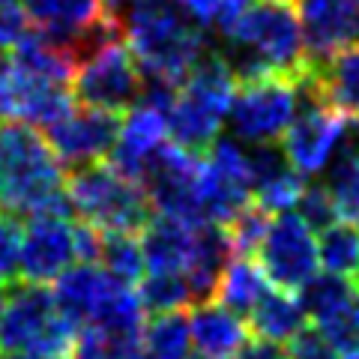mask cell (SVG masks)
Segmentation results:
<instances>
[{"label": "cell", "instance_id": "cell-1", "mask_svg": "<svg viewBox=\"0 0 359 359\" xmlns=\"http://www.w3.org/2000/svg\"><path fill=\"white\" fill-rule=\"evenodd\" d=\"M219 54L228 60L237 84L266 75L297 78L311 66L294 0H252Z\"/></svg>", "mask_w": 359, "mask_h": 359}, {"label": "cell", "instance_id": "cell-2", "mask_svg": "<svg viewBox=\"0 0 359 359\" xmlns=\"http://www.w3.org/2000/svg\"><path fill=\"white\" fill-rule=\"evenodd\" d=\"M0 210L13 216H72L60 159L27 123H0Z\"/></svg>", "mask_w": 359, "mask_h": 359}, {"label": "cell", "instance_id": "cell-3", "mask_svg": "<svg viewBox=\"0 0 359 359\" xmlns=\"http://www.w3.org/2000/svg\"><path fill=\"white\" fill-rule=\"evenodd\" d=\"M126 45L144 75L180 84L207 54L204 27L177 0H141L126 13Z\"/></svg>", "mask_w": 359, "mask_h": 359}, {"label": "cell", "instance_id": "cell-4", "mask_svg": "<svg viewBox=\"0 0 359 359\" xmlns=\"http://www.w3.org/2000/svg\"><path fill=\"white\" fill-rule=\"evenodd\" d=\"M237 87L240 84L228 60L219 51H207L195 69L180 81L174 105L165 114L168 138L192 153H207L219 141L222 123L228 120Z\"/></svg>", "mask_w": 359, "mask_h": 359}, {"label": "cell", "instance_id": "cell-5", "mask_svg": "<svg viewBox=\"0 0 359 359\" xmlns=\"http://www.w3.org/2000/svg\"><path fill=\"white\" fill-rule=\"evenodd\" d=\"M78 327L57 306L45 285H18L6 302L0 323V351L9 356H72Z\"/></svg>", "mask_w": 359, "mask_h": 359}, {"label": "cell", "instance_id": "cell-6", "mask_svg": "<svg viewBox=\"0 0 359 359\" xmlns=\"http://www.w3.org/2000/svg\"><path fill=\"white\" fill-rule=\"evenodd\" d=\"M66 192L78 216L105 233H138L153 219V207L144 189L111 165L96 162L75 168L66 177Z\"/></svg>", "mask_w": 359, "mask_h": 359}, {"label": "cell", "instance_id": "cell-7", "mask_svg": "<svg viewBox=\"0 0 359 359\" xmlns=\"http://www.w3.org/2000/svg\"><path fill=\"white\" fill-rule=\"evenodd\" d=\"M201 174H204V159H198V153L180 147L174 141H165L144 162L138 186L144 189V195L150 198V207L159 216L201 224L204 222Z\"/></svg>", "mask_w": 359, "mask_h": 359}, {"label": "cell", "instance_id": "cell-8", "mask_svg": "<svg viewBox=\"0 0 359 359\" xmlns=\"http://www.w3.org/2000/svg\"><path fill=\"white\" fill-rule=\"evenodd\" d=\"M297 117V84L285 75H266L237 87L228 111L233 138L245 144H266L285 138Z\"/></svg>", "mask_w": 359, "mask_h": 359}, {"label": "cell", "instance_id": "cell-9", "mask_svg": "<svg viewBox=\"0 0 359 359\" xmlns=\"http://www.w3.org/2000/svg\"><path fill=\"white\" fill-rule=\"evenodd\" d=\"M72 93L81 105L105 108L114 114L138 105L144 93V72L126 39L105 45L99 54L78 66L72 78Z\"/></svg>", "mask_w": 359, "mask_h": 359}, {"label": "cell", "instance_id": "cell-10", "mask_svg": "<svg viewBox=\"0 0 359 359\" xmlns=\"http://www.w3.org/2000/svg\"><path fill=\"white\" fill-rule=\"evenodd\" d=\"M257 264L273 287L297 294L320 269L318 237L297 212H276L261 249H257Z\"/></svg>", "mask_w": 359, "mask_h": 359}, {"label": "cell", "instance_id": "cell-11", "mask_svg": "<svg viewBox=\"0 0 359 359\" xmlns=\"http://www.w3.org/2000/svg\"><path fill=\"white\" fill-rule=\"evenodd\" d=\"M252 204L249 147L240 138H219L207 150L201 174V210L204 222L228 224L243 207Z\"/></svg>", "mask_w": 359, "mask_h": 359}, {"label": "cell", "instance_id": "cell-12", "mask_svg": "<svg viewBox=\"0 0 359 359\" xmlns=\"http://www.w3.org/2000/svg\"><path fill=\"white\" fill-rule=\"evenodd\" d=\"M123 120L114 111L105 108H72L63 120L45 129V141L54 150V156L69 171L84 165H96L99 159H108L120 141Z\"/></svg>", "mask_w": 359, "mask_h": 359}, {"label": "cell", "instance_id": "cell-13", "mask_svg": "<svg viewBox=\"0 0 359 359\" xmlns=\"http://www.w3.org/2000/svg\"><path fill=\"white\" fill-rule=\"evenodd\" d=\"M78 261V224L69 216H33L25 224L21 276L25 282L45 285L72 269Z\"/></svg>", "mask_w": 359, "mask_h": 359}, {"label": "cell", "instance_id": "cell-14", "mask_svg": "<svg viewBox=\"0 0 359 359\" xmlns=\"http://www.w3.org/2000/svg\"><path fill=\"white\" fill-rule=\"evenodd\" d=\"M309 63L323 69L359 45V0H294Z\"/></svg>", "mask_w": 359, "mask_h": 359}, {"label": "cell", "instance_id": "cell-15", "mask_svg": "<svg viewBox=\"0 0 359 359\" xmlns=\"http://www.w3.org/2000/svg\"><path fill=\"white\" fill-rule=\"evenodd\" d=\"M27 18L75 60V42L108 18H117L105 0H21ZM123 21V18H120ZM78 66V63H75Z\"/></svg>", "mask_w": 359, "mask_h": 359}, {"label": "cell", "instance_id": "cell-16", "mask_svg": "<svg viewBox=\"0 0 359 359\" xmlns=\"http://www.w3.org/2000/svg\"><path fill=\"white\" fill-rule=\"evenodd\" d=\"M249 171H252V195L264 210L276 216V212H287L290 207H297L306 183H302V174L290 165L285 147H278L276 141L252 144Z\"/></svg>", "mask_w": 359, "mask_h": 359}, {"label": "cell", "instance_id": "cell-17", "mask_svg": "<svg viewBox=\"0 0 359 359\" xmlns=\"http://www.w3.org/2000/svg\"><path fill=\"white\" fill-rule=\"evenodd\" d=\"M195 359H237L249 344V320L224 302H201L189 314Z\"/></svg>", "mask_w": 359, "mask_h": 359}, {"label": "cell", "instance_id": "cell-18", "mask_svg": "<svg viewBox=\"0 0 359 359\" xmlns=\"http://www.w3.org/2000/svg\"><path fill=\"white\" fill-rule=\"evenodd\" d=\"M237 257V249L228 237V228L216 222H201L195 231V249L183 269L189 290H192V306L210 302L219 297L222 278L228 273L231 261Z\"/></svg>", "mask_w": 359, "mask_h": 359}, {"label": "cell", "instance_id": "cell-19", "mask_svg": "<svg viewBox=\"0 0 359 359\" xmlns=\"http://www.w3.org/2000/svg\"><path fill=\"white\" fill-rule=\"evenodd\" d=\"M117 285L120 282L105 266L75 264L54 282V297H57V306L63 309L66 318H69L78 330H84L93 323L96 314L102 311V306L108 302V297L114 294Z\"/></svg>", "mask_w": 359, "mask_h": 359}, {"label": "cell", "instance_id": "cell-20", "mask_svg": "<svg viewBox=\"0 0 359 359\" xmlns=\"http://www.w3.org/2000/svg\"><path fill=\"white\" fill-rule=\"evenodd\" d=\"M168 141V120L162 111H156L150 105L138 102L135 108L126 111L120 129V141L114 153L108 156L111 168H117L123 177H129L132 183H138L144 162L150 159V153Z\"/></svg>", "mask_w": 359, "mask_h": 359}, {"label": "cell", "instance_id": "cell-21", "mask_svg": "<svg viewBox=\"0 0 359 359\" xmlns=\"http://www.w3.org/2000/svg\"><path fill=\"white\" fill-rule=\"evenodd\" d=\"M198 224L174 219V216H153L147 228L141 231V245L147 255L150 273H183L195 249Z\"/></svg>", "mask_w": 359, "mask_h": 359}, {"label": "cell", "instance_id": "cell-22", "mask_svg": "<svg viewBox=\"0 0 359 359\" xmlns=\"http://www.w3.org/2000/svg\"><path fill=\"white\" fill-rule=\"evenodd\" d=\"M309 314L302 309V302L290 294V290L269 287L264 299L257 302L249 314V330L255 339L273 341V344H290L297 335L306 330Z\"/></svg>", "mask_w": 359, "mask_h": 359}, {"label": "cell", "instance_id": "cell-23", "mask_svg": "<svg viewBox=\"0 0 359 359\" xmlns=\"http://www.w3.org/2000/svg\"><path fill=\"white\" fill-rule=\"evenodd\" d=\"M269 290V278L261 269V264H255L252 257L237 255L228 266V273L222 278L219 287V302H224L231 311L249 318L252 309L264 299V294Z\"/></svg>", "mask_w": 359, "mask_h": 359}, {"label": "cell", "instance_id": "cell-24", "mask_svg": "<svg viewBox=\"0 0 359 359\" xmlns=\"http://www.w3.org/2000/svg\"><path fill=\"white\" fill-rule=\"evenodd\" d=\"M327 189L339 210V222L359 224V126L353 138L344 144L339 159L330 165Z\"/></svg>", "mask_w": 359, "mask_h": 359}, {"label": "cell", "instance_id": "cell-25", "mask_svg": "<svg viewBox=\"0 0 359 359\" xmlns=\"http://www.w3.org/2000/svg\"><path fill=\"white\" fill-rule=\"evenodd\" d=\"M141 347L156 359H192V327H189V314L168 311L153 314L144 327Z\"/></svg>", "mask_w": 359, "mask_h": 359}, {"label": "cell", "instance_id": "cell-26", "mask_svg": "<svg viewBox=\"0 0 359 359\" xmlns=\"http://www.w3.org/2000/svg\"><path fill=\"white\" fill-rule=\"evenodd\" d=\"M353 297H359V287L344 276H335V273H318L311 282L299 290V302L306 314L314 320V327L327 323L335 311H341L347 302Z\"/></svg>", "mask_w": 359, "mask_h": 359}, {"label": "cell", "instance_id": "cell-27", "mask_svg": "<svg viewBox=\"0 0 359 359\" xmlns=\"http://www.w3.org/2000/svg\"><path fill=\"white\" fill-rule=\"evenodd\" d=\"M99 266H105L117 282L135 287V285H141L144 273H147V255H144V245L135 233L114 231V233H105V240H102Z\"/></svg>", "mask_w": 359, "mask_h": 359}, {"label": "cell", "instance_id": "cell-28", "mask_svg": "<svg viewBox=\"0 0 359 359\" xmlns=\"http://www.w3.org/2000/svg\"><path fill=\"white\" fill-rule=\"evenodd\" d=\"M318 252H320V266L335 276H359V231L356 224L335 222L332 228L320 231L318 237Z\"/></svg>", "mask_w": 359, "mask_h": 359}, {"label": "cell", "instance_id": "cell-29", "mask_svg": "<svg viewBox=\"0 0 359 359\" xmlns=\"http://www.w3.org/2000/svg\"><path fill=\"white\" fill-rule=\"evenodd\" d=\"M138 297L150 314L186 311L192 306V290L183 273H147L138 285Z\"/></svg>", "mask_w": 359, "mask_h": 359}, {"label": "cell", "instance_id": "cell-30", "mask_svg": "<svg viewBox=\"0 0 359 359\" xmlns=\"http://www.w3.org/2000/svg\"><path fill=\"white\" fill-rule=\"evenodd\" d=\"M269 224H273V212L264 210L257 201H252V204L243 207L224 228H228V237L233 243V249H237V255L249 257V255H257V249H261Z\"/></svg>", "mask_w": 359, "mask_h": 359}, {"label": "cell", "instance_id": "cell-31", "mask_svg": "<svg viewBox=\"0 0 359 359\" xmlns=\"http://www.w3.org/2000/svg\"><path fill=\"white\" fill-rule=\"evenodd\" d=\"M297 216L314 233L327 231L339 222V210H335V201L330 195L327 183H306V189L299 192V201H297Z\"/></svg>", "mask_w": 359, "mask_h": 359}, {"label": "cell", "instance_id": "cell-32", "mask_svg": "<svg viewBox=\"0 0 359 359\" xmlns=\"http://www.w3.org/2000/svg\"><path fill=\"white\" fill-rule=\"evenodd\" d=\"M21 243H25V228L18 216L0 210V282L13 285L21 276Z\"/></svg>", "mask_w": 359, "mask_h": 359}, {"label": "cell", "instance_id": "cell-33", "mask_svg": "<svg viewBox=\"0 0 359 359\" xmlns=\"http://www.w3.org/2000/svg\"><path fill=\"white\" fill-rule=\"evenodd\" d=\"M318 330L327 332V339L339 347L341 353H351L359 347V297H353L341 311H335L327 323Z\"/></svg>", "mask_w": 359, "mask_h": 359}, {"label": "cell", "instance_id": "cell-34", "mask_svg": "<svg viewBox=\"0 0 359 359\" xmlns=\"http://www.w3.org/2000/svg\"><path fill=\"white\" fill-rule=\"evenodd\" d=\"M287 359H341V351L327 339L323 330L306 327L287 344Z\"/></svg>", "mask_w": 359, "mask_h": 359}, {"label": "cell", "instance_id": "cell-35", "mask_svg": "<svg viewBox=\"0 0 359 359\" xmlns=\"http://www.w3.org/2000/svg\"><path fill=\"white\" fill-rule=\"evenodd\" d=\"M27 33H30V18L25 13V6L0 4V51L15 48Z\"/></svg>", "mask_w": 359, "mask_h": 359}, {"label": "cell", "instance_id": "cell-36", "mask_svg": "<svg viewBox=\"0 0 359 359\" xmlns=\"http://www.w3.org/2000/svg\"><path fill=\"white\" fill-rule=\"evenodd\" d=\"M237 359H287V353L282 351V344L255 339V341L245 344V351H243Z\"/></svg>", "mask_w": 359, "mask_h": 359}, {"label": "cell", "instance_id": "cell-37", "mask_svg": "<svg viewBox=\"0 0 359 359\" xmlns=\"http://www.w3.org/2000/svg\"><path fill=\"white\" fill-rule=\"evenodd\" d=\"M9 72H13V57H9L6 51H0V87L6 84V78H9Z\"/></svg>", "mask_w": 359, "mask_h": 359}, {"label": "cell", "instance_id": "cell-38", "mask_svg": "<svg viewBox=\"0 0 359 359\" xmlns=\"http://www.w3.org/2000/svg\"><path fill=\"white\" fill-rule=\"evenodd\" d=\"M6 302H9V297H6V282H0V323H4V314H6Z\"/></svg>", "mask_w": 359, "mask_h": 359}, {"label": "cell", "instance_id": "cell-39", "mask_svg": "<svg viewBox=\"0 0 359 359\" xmlns=\"http://www.w3.org/2000/svg\"><path fill=\"white\" fill-rule=\"evenodd\" d=\"M129 359H156V356H150L147 351H144V347H138V351H135V353H132Z\"/></svg>", "mask_w": 359, "mask_h": 359}, {"label": "cell", "instance_id": "cell-40", "mask_svg": "<svg viewBox=\"0 0 359 359\" xmlns=\"http://www.w3.org/2000/svg\"><path fill=\"white\" fill-rule=\"evenodd\" d=\"M9 359H60V356H9Z\"/></svg>", "mask_w": 359, "mask_h": 359}, {"label": "cell", "instance_id": "cell-41", "mask_svg": "<svg viewBox=\"0 0 359 359\" xmlns=\"http://www.w3.org/2000/svg\"><path fill=\"white\" fill-rule=\"evenodd\" d=\"M341 359H359V347H356V351H351V353H341Z\"/></svg>", "mask_w": 359, "mask_h": 359}, {"label": "cell", "instance_id": "cell-42", "mask_svg": "<svg viewBox=\"0 0 359 359\" xmlns=\"http://www.w3.org/2000/svg\"><path fill=\"white\" fill-rule=\"evenodd\" d=\"M0 4H18V0H0Z\"/></svg>", "mask_w": 359, "mask_h": 359}]
</instances>
